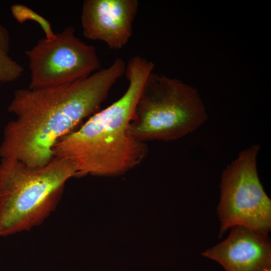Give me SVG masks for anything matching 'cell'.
Wrapping results in <instances>:
<instances>
[{
  "label": "cell",
  "mask_w": 271,
  "mask_h": 271,
  "mask_svg": "<svg viewBox=\"0 0 271 271\" xmlns=\"http://www.w3.org/2000/svg\"><path fill=\"white\" fill-rule=\"evenodd\" d=\"M11 11L12 16L18 23L23 24L28 20L33 21L40 26L46 39L51 40L55 37V33L50 22L27 6L15 4L11 7Z\"/></svg>",
  "instance_id": "cell-10"
},
{
  "label": "cell",
  "mask_w": 271,
  "mask_h": 271,
  "mask_svg": "<svg viewBox=\"0 0 271 271\" xmlns=\"http://www.w3.org/2000/svg\"><path fill=\"white\" fill-rule=\"evenodd\" d=\"M10 48L9 32L0 22V86L17 81L24 71L23 67L10 56Z\"/></svg>",
  "instance_id": "cell-9"
},
{
  "label": "cell",
  "mask_w": 271,
  "mask_h": 271,
  "mask_svg": "<svg viewBox=\"0 0 271 271\" xmlns=\"http://www.w3.org/2000/svg\"><path fill=\"white\" fill-rule=\"evenodd\" d=\"M154 64L139 55L128 60L124 74L128 86L107 107L54 146L53 157L69 161L78 175H113L140 164L148 149L129 133V125L145 82Z\"/></svg>",
  "instance_id": "cell-2"
},
{
  "label": "cell",
  "mask_w": 271,
  "mask_h": 271,
  "mask_svg": "<svg viewBox=\"0 0 271 271\" xmlns=\"http://www.w3.org/2000/svg\"><path fill=\"white\" fill-rule=\"evenodd\" d=\"M268 271H271V269L269 270Z\"/></svg>",
  "instance_id": "cell-11"
},
{
  "label": "cell",
  "mask_w": 271,
  "mask_h": 271,
  "mask_svg": "<svg viewBox=\"0 0 271 271\" xmlns=\"http://www.w3.org/2000/svg\"><path fill=\"white\" fill-rule=\"evenodd\" d=\"M207 119L205 106L195 88L152 72L138 100L129 131L144 143L172 141L196 130Z\"/></svg>",
  "instance_id": "cell-4"
},
{
  "label": "cell",
  "mask_w": 271,
  "mask_h": 271,
  "mask_svg": "<svg viewBox=\"0 0 271 271\" xmlns=\"http://www.w3.org/2000/svg\"><path fill=\"white\" fill-rule=\"evenodd\" d=\"M259 149L258 145H254L242 151L222 172L217 207L219 236L235 226L266 235L270 230L271 200L257 169Z\"/></svg>",
  "instance_id": "cell-5"
},
{
  "label": "cell",
  "mask_w": 271,
  "mask_h": 271,
  "mask_svg": "<svg viewBox=\"0 0 271 271\" xmlns=\"http://www.w3.org/2000/svg\"><path fill=\"white\" fill-rule=\"evenodd\" d=\"M223 241L202 252L226 271L271 269V244L268 235L243 226L231 228Z\"/></svg>",
  "instance_id": "cell-8"
},
{
  "label": "cell",
  "mask_w": 271,
  "mask_h": 271,
  "mask_svg": "<svg viewBox=\"0 0 271 271\" xmlns=\"http://www.w3.org/2000/svg\"><path fill=\"white\" fill-rule=\"evenodd\" d=\"M139 5L137 0H85L81 15L84 36L111 49H121L132 35Z\"/></svg>",
  "instance_id": "cell-7"
},
{
  "label": "cell",
  "mask_w": 271,
  "mask_h": 271,
  "mask_svg": "<svg viewBox=\"0 0 271 271\" xmlns=\"http://www.w3.org/2000/svg\"><path fill=\"white\" fill-rule=\"evenodd\" d=\"M25 53L29 60L30 89L70 83L100 69L95 47L78 38L72 26L55 33L51 40L39 39Z\"/></svg>",
  "instance_id": "cell-6"
},
{
  "label": "cell",
  "mask_w": 271,
  "mask_h": 271,
  "mask_svg": "<svg viewBox=\"0 0 271 271\" xmlns=\"http://www.w3.org/2000/svg\"><path fill=\"white\" fill-rule=\"evenodd\" d=\"M125 69L124 63L116 59L109 67L70 83L16 90L8 107L16 118L5 127L1 158L17 160L32 167L48 164L56 143L100 110Z\"/></svg>",
  "instance_id": "cell-1"
},
{
  "label": "cell",
  "mask_w": 271,
  "mask_h": 271,
  "mask_svg": "<svg viewBox=\"0 0 271 271\" xmlns=\"http://www.w3.org/2000/svg\"><path fill=\"white\" fill-rule=\"evenodd\" d=\"M77 175L73 165L53 157L45 166L30 167L11 159L0 162V236L40 225L56 209L65 182Z\"/></svg>",
  "instance_id": "cell-3"
}]
</instances>
